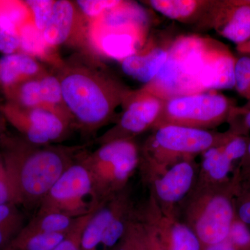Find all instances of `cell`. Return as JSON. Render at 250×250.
<instances>
[{
  "mask_svg": "<svg viewBox=\"0 0 250 250\" xmlns=\"http://www.w3.org/2000/svg\"><path fill=\"white\" fill-rule=\"evenodd\" d=\"M236 58L219 41L182 36L172 41L164 67L141 89L161 100L234 88Z\"/></svg>",
  "mask_w": 250,
  "mask_h": 250,
  "instance_id": "6da1fadb",
  "label": "cell"
},
{
  "mask_svg": "<svg viewBox=\"0 0 250 250\" xmlns=\"http://www.w3.org/2000/svg\"><path fill=\"white\" fill-rule=\"evenodd\" d=\"M76 149L36 146L21 136L5 134L0 154L9 179L11 202L25 210L39 209L59 177L77 159Z\"/></svg>",
  "mask_w": 250,
  "mask_h": 250,
  "instance_id": "3957f363",
  "label": "cell"
},
{
  "mask_svg": "<svg viewBox=\"0 0 250 250\" xmlns=\"http://www.w3.org/2000/svg\"><path fill=\"white\" fill-rule=\"evenodd\" d=\"M65 109L72 125L90 134L113 119L131 90L105 67L72 59L58 68Z\"/></svg>",
  "mask_w": 250,
  "mask_h": 250,
  "instance_id": "7a4b0ae2",
  "label": "cell"
},
{
  "mask_svg": "<svg viewBox=\"0 0 250 250\" xmlns=\"http://www.w3.org/2000/svg\"><path fill=\"white\" fill-rule=\"evenodd\" d=\"M20 52L30 56L33 58L49 62L59 68L63 61L59 58L55 49L47 45L42 31L39 30L30 21L19 30Z\"/></svg>",
  "mask_w": 250,
  "mask_h": 250,
  "instance_id": "d6986e66",
  "label": "cell"
},
{
  "mask_svg": "<svg viewBox=\"0 0 250 250\" xmlns=\"http://www.w3.org/2000/svg\"><path fill=\"white\" fill-rule=\"evenodd\" d=\"M234 107L232 100L215 90L176 97L164 101L153 128L177 125L207 130L229 118Z\"/></svg>",
  "mask_w": 250,
  "mask_h": 250,
  "instance_id": "52a82bcc",
  "label": "cell"
},
{
  "mask_svg": "<svg viewBox=\"0 0 250 250\" xmlns=\"http://www.w3.org/2000/svg\"><path fill=\"white\" fill-rule=\"evenodd\" d=\"M67 232L39 234H24L20 232L3 250H52L62 241Z\"/></svg>",
  "mask_w": 250,
  "mask_h": 250,
  "instance_id": "cb8c5ba5",
  "label": "cell"
},
{
  "mask_svg": "<svg viewBox=\"0 0 250 250\" xmlns=\"http://www.w3.org/2000/svg\"><path fill=\"white\" fill-rule=\"evenodd\" d=\"M236 49L237 51L242 55L250 56V39L245 43L236 46Z\"/></svg>",
  "mask_w": 250,
  "mask_h": 250,
  "instance_id": "60d3db41",
  "label": "cell"
},
{
  "mask_svg": "<svg viewBox=\"0 0 250 250\" xmlns=\"http://www.w3.org/2000/svg\"><path fill=\"white\" fill-rule=\"evenodd\" d=\"M247 152H248L250 156V142L249 143V144L248 145V149H247Z\"/></svg>",
  "mask_w": 250,
  "mask_h": 250,
  "instance_id": "7bdbcfd3",
  "label": "cell"
},
{
  "mask_svg": "<svg viewBox=\"0 0 250 250\" xmlns=\"http://www.w3.org/2000/svg\"><path fill=\"white\" fill-rule=\"evenodd\" d=\"M203 153V170L213 180L225 178L229 172L231 161L224 153L221 146H215Z\"/></svg>",
  "mask_w": 250,
  "mask_h": 250,
  "instance_id": "d4e9b609",
  "label": "cell"
},
{
  "mask_svg": "<svg viewBox=\"0 0 250 250\" xmlns=\"http://www.w3.org/2000/svg\"><path fill=\"white\" fill-rule=\"evenodd\" d=\"M19 31L0 21V52L8 55L20 52Z\"/></svg>",
  "mask_w": 250,
  "mask_h": 250,
  "instance_id": "d6a6232c",
  "label": "cell"
},
{
  "mask_svg": "<svg viewBox=\"0 0 250 250\" xmlns=\"http://www.w3.org/2000/svg\"><path fill=\"white\" fill-rule=\"evenodd\" d=\"M88 22L83 17L75 1L56 0L48 23L42 33L49 47L87 42Z\"/></svg>",
  "mask_w": 250,
  "mask_h": 250,
  "instance_id": "7c38bea8",
  "label": "cell"
},
{
  "mask_svg": "<svg viewBox=\"0 0 250 250\" xmlns=\"http://www.w3.org/2000/svg\"><path fill=\"white\" fill-rule=\"evenodd\" d=\"M164 104V100L143 89L132 91L125 99L123 111L117 124L98 139L100 145L121 139H133L153 127Z\"/></svg>",
  "mask_w": 250,
  "mask_h": 250,
  "instance_id": "30bf717a",
  "label": "cell"
},
{
  "mask_svg": "<svg viewBox=\"0 0 250 250\" xmlns=\"http://www.w3.org/2000/svg\"><path fill=\"white\" fill-rule=\"evenodd\" d=\"M47 72L37 59L22 52L0 59V82L3 92Z\"/></svg>",
  "mask_w": 250,
  "mask_h": 250,
  "instance_id": "2e32d148",
  "label": "cell"
},
{
  "mask_svg": "<svg viewBox=\"0 0 250 250\" xmlns=\"http://www.w3.org/2000/svg\"><path fill=\"white\" fill-rule=\"evenodd\" d=\"M5 121L4 117L0 115V139L6 134V126H5Z\"/></svg>",
  "mask_w": 250,
  "mask_h": 250,
  "instance_id": "b9f144b4",
  "label": "cell"
},
{
  "mask_svg": "<svg viewBox=\"0 0 250 250\" xmlns=\"http://www.w3.org/2000/svg\"><path fill=\"white\" fill-rule=\"evenodd\" d=\"M240 112L244 116L245 123L250 129V101L243 107L238 108Z\"/></svg>",
  "mask_w": 250,
  "mask_h": 250,
  "instance_id": "ab89813d",
  "label": "cell"
},
{
  "mask_svg": "<svg viewBox=\"0 0 250 250\" xmlns=\"http://www.w3.org/2000/svg\"><path fill=\"white\" fill-rule=\"evenodd\" d=\"M25 225L18 206L11 202L0 205V250L14 241Z\"/></svg>",
  "mask_w": 250,
  "mask_h": 250,
  "instance_id": "603a6c76",
  "label": "cell"
},
{
  "mask_svg": "<svg viewBox=\"0 0 250 250\" xmlns=\"http://www.w3.org/2000/svg\"><path fill=\"white\" fill-rule=\"evenodd\" d=\"M89 170L100 203L124 191L139 163V149L133 139H121L100 145L89 154H81Z\"/></svg>",
  "mask_w": 250,
  "mask_h": 250,
  "instance_id": "5b68a950",
  "label": "cell"
},
{
  "mask_svg": "<svg viewBox=\"0 0 250 250\" xmlns=\"http://www.w3.org/2000/svg\"><path fill=\"white\" fill-rule=\"evenodd\" d=\"M145 2L169 19L188 23L203 21L211 1L150 0Z\"/></svg>",
  "mask_w": 250,
  "mask_h": 250,
  "instance_id": "ac0fdd59",
  "label": "cell"
},
{
  "mask_svg": "<svg viewBox=\"0 0 250 250\" xmlns=\"http://www.w3.org/2000/svg\"><path fill=\"white\" fill-rule=\"evenodd\" d=\"M203 24L236 46L250 39V0L211 1Z\"/></svg>",
  "mask_w": 250,
  "mask_h": 250,
  "instance_id": "8fae6325",
  "label": "cell"
},
{
  "mask_svg": "<svg viewBox=\"0 0 250 250\" xmlns=\"http://www.w3.org/2000/svg\"><path fill=\"white\" fill-rule=\"evenodd\" d=\"M0 88H1V82H0Z\"/></svg>",
  "mask_w": 250,
  "mask_h": 250,
  "instance_id": "ee69618b",
  "label": "cell"
},
{
  "mask_svg": "<svg viewBox=\"0 0 250 250\" xmlns=\"http://www.w3.org/2000/svg\"><path fill=\"white\" fill-rule=\"evenodd\" d=\"M171 43L146 44L139 52L122 61V70L126 76L145 85L150 83L166 63Z\"/></svg>",
  "mask_w": 250,
  "mask_h": 250,
  "instance_id": "5bb4252c",
  "label": "cell"
},
{
  "mask_svg": "<svg viewBox=\"0 0 250 250\" xmlns=\"http://www.w3.org/2000/svg\"><path fill=\"white\" fill-rule=\"evenodd\" d=\"M234 88L250 101V57L242 55L236 59L234 67Z\"/></svg>",
  "mask_w": 250,
  "mask_h": 250,
  "instance_id": "f546056e",
  "label": "cell"
},
{
  "mask_svg": "<svg viewBox=\"0 0 250 250\" xmlns=\"http://www.w3.org/2000/svg\"><path fill=\"white\" fill-rule=\"evenodd\" d=\"M41 76L25 81L4 91L8 103L24 109L43 106L41 95Z\"/></svg>",
  "mask_w": 250,
  "mask_h": 250,
  "instance_id": "7402d4cb",
  "label": "cell"
},
{
  "mask_svg": "<svg viewBox=\"0 0 250 250\" xmlns=\"http://www.w3.org/2000/svg\"><path fill=\"white\" fill-rule=\"evenodd\" d=\"M205 250H236L231 242L225 241L220 242V243H215V244L207 246Z\"/></svg>",
  "mask_w": 250,
  "mask_h": 250,
  "instance_id": "74e56055",
  "label": "cell"
},
{
  "mask_svg": "<svg viewBox=\"0 0 250 250\" xmlns=\"http://www.w3.org/2000/svg\"><path fill=\"white\" fill-rule=\"evenodd\" d=\"M152 225V224H151ZM155 229L165 250H200L201 243L191 229L177 222L167 221V226Z\"/></svg>",
  "mask_w": 250,
  "mask_h": 250,
  "instance_id": "ffe728a7",
  "label": "cell"
},
{
  "mask_svg": "<svg viewBox=\"0 0 250 250\" xmlns=\"http://www.w3.org/2000/svg\"><path fill=\"white\" fill-rule=\"evenodd\" d=\"M248 145L246 140L241 137H234L225 143L221 147L229 159L232 161L240 159L247 153Z\"/></svg>",
  "mask_w": 250,
  "mask_h": 250,
  "instance_id": "836d02e7",
  "label": "cell"
},
{
  "mask_svg": "<svg viewBox=\"0 0 250 250\" xmlns=\"http://www.w3.org/2000/svg\"><path fill=\"white\" fill-rule=\"evenodd\" d=\"M40 83L43 106L68 114L64 105L62 85L57 75L45 72L40 77Z\"/></svg>",
  "mask_w": 250,
  "mask_h": 250,
  "instance_id": "484cf974",
  "label": "cell"
},
{
  "mask_svg": "<svg viewBox=\"0 0 250 250\" xmlns=\"http://www.w3.org/2000/svg\"><path fill=\"white\" fill-rule=\"evenodd\" d=\"M154 129L155 132L146 145L149 162L205 152L218 146V136L208 130L177 125H164Z\"/></svg>",
  "mask_w": 250,
  "mask_h": 250,
  "instance_id": "9c48e42d",
  "label": "cell"
},
{
  "mask_svg": "<svg viewBox=\"0 0 250 250\" xmlns=\"http://www.w3.org/2000/svg\"><path fill=\"white\" fill-rule=\"evenodd\" d=\"M121 1V0H78L75 3L88 24L116 8Z\"/></svg>",
  "mask_w": 250,
  "mask_h": 250,
  "instance_id": "f1b7e54d",
  "label": "cell"
},
{
  "mask_svg": "<svg viewBox=\"0 0 250 250\" xmlns=\"http://www.w3.org/2000/svg\"><path fill=\"white\" fill-rule=\"evenodd\" d=\"M239 216L243 223L250 224V202L241 206L239 209Z\"/></svg>",
  "mask_w": 250,
  "mask_h": 250,
  "instance_id": "f35d334b",
  "label": "cell"
},
{
  "mask_svg": "<svg viewBox=\"0 0 250 250\" xmlns=\"http://www.w3.org/2000/svg\"><path fill=\"white\" fill-rule=\"evenodd\" d=\"M193 177L194 169L188 161L177 163L156 180V194L166 203H175L188 191Z\"/></svg>",
  "mask_w": 250,
  "mask_h": 250,
  "instance_id": "e0dca14e",
  "label": "cell"
},
{
  "mask_svg": "<svg viewBox=\"0 0 250 250\" xmlns=\"http://www.w3.org/2000/svg\"><path fill=\"white\" fill-rule=\"evenodd\" d=\"M147 14L137 3L122 1L114 9L88 23L87 44L99 55L121 62L146 45Z\"/></svg>",
  "mask_w": 250,
  "mask_h": 250,
  "instance_id": "277c9868",
  "label": "cell"
},
{
  "mask_svg": "<svg viewBox=\"0 0 250 250\" xmlns=\"http://www.w3.org/2000/svg\"><path fill=\"white\" fill-rule=\"evenodd\" d=\"M9 202H11L9 179L2 156L0 154V205Z\"/></svg>",
  "mask_w": 250,
  "mask_h": 250,
  "instance_id": "d590c367",
  "label": "cell"
},
{
  "mask_svg": "<svg viewBox=\"0 0 250 250\" xmlns=\"http://www.w3.org/2000/svg\"><path fill=\"white\" fill-rule=\"evenodd\" d=\"M232 218V207L228 199L211 197L197 217L194 232L207 246L220 243L228 239Z\"/></svg>",
  "mask_w": 250,
  "mask_h": 250,
  "instance_id": "4fadbf2b",
  "label": "cell"
},
{
  "mask_svg": "<svg viewBox=\"0 0 250 250\" xmlns=\"http://www.w3.org/2000/svg\"><path fill=\"white\" fill-rule=\"evenodd\" d=\"M0 19L20 30L31 21V13L25 1L0 0Z\"/></svg>",
  "mask_w": 250,
  "mask_h": 250,
  "instance_id": "4316f807",
  "label": "cell"
},
{
  "mask_svg": "<svg viewBox=\"0 0 250 250\" xmlns=\"http://www.w3.org/2000/svg\"><path fill=\"white\" fill-rule=\"evenodd\" d=\"M113 250H147L144 225L130 220L124 235Z\"/></svg>",
  "mask_w": 250,
  "mask_h": 250,
  "instance_id": "83f0119b",
  "label": "cell"
},
{
  "mask_svg": "<svg viewBox=\"0 0 250 250\" xmlns=\"http://www.w3.org/2000/svg\"><path fill=\"white\" fill-rule=\"evenodd\" d=\"M31 13V21L38 29L43 31L52 15L54 0L25 1Z\"/></svg>",
  "mask_w": 250,
  "mask_h": 250,
  "instance_id": "4dcf8cb0",
  "label": "cell"
},
{
  "mask_svg": "<svg viewBox=\"0 0 250 250\" xmlns=\"http://www.w3.org/2000/svg\"><path fill=\"white\" fill-rule=\"evenodd\" d=\"M0 113L22 139L36 146L62 141L73 126L66 113L46 106L24 109L6 102L0 104Z\"/></svg>",
  "mask_w": 250,
  "mask_h": 250,
  "instance_id": "ba28073f",
  "label": "cell"
},
{
  "mask_svg": "<svg viewBox=\"0 0 250 250\" xmlns=\"http://www.w3.org/2000/svg\"><path fill=\"white\" fill-rule=\"evenodd\" d=\"M102 205L80 154L51 188L36 213H59L76 219L93 213Z\"/></svg>",
  "mask_w": 250,
  "mask_h": 250,
  "instance_id": "8992f818",
  "label": "cell"
},
{
  "mask_svg": "<svg viewBox=\"0 0 250 250\" xmlns=\"http://www.w3.org/2000/svg\"><path fill=\"white\" fill-rule=\"evenodd\" d=\"M76 219L59 213H36L35 216L24 225L21 233L39 234L67 232Z\"/></svg>",
  "mask_w": 250,
  "mask_h": 250,
  "instance_id": "44dd1931",
  "label": "cell"
},
{
  "mask_svg": "<svg viewBox=\"0 0 250 250\" xmlns=\"http://www.w3.org/2000/svg\"><path fill=\"white\" fill-rule=\"evenodd\" d=\"M228 238L232 244L238 246H246L250 243V232L246 225L242 223L231 224Z\"/></svg>",
  "mask_w": 250,
  "mask_h": 250,
  "instance_id": "e575fe53",
  "label": "cell"
},
{
  "mask_svg": "<svg viewBox=\"0 0 250 250\" xmlns=\"http://www.w3.org/2000/svg\"><path fill=\"white\" fill-rule=\"evenodd\" d=\"M125 192L124 190L105 202L94 212L82 233L81 250H101L102 242L108 225L117 212L128 201Z\"/></svg>",
  "mask_w": 250,
  "mask_h": 250,
  "instance_id": "9a60e30c",
  "label": "cell"
},
{
  "mask_svg": "<svg viewBox=\"0 0 250 250\" xmlns=\"http://www.w3.org/2000/svg\"><path fill=\"white\" fill-rule=\"evenodd\" d=\"M144 227L147 250H165L154 227L151 224L144 225Z\"/></svg>",
  "mask_w": 250,
  "mask_h": 250,
  "instance_id": "8d00e7d4",
  "label": "cell"
},
{
  "mask_svg": "<svg viewBox=\"0 0 250 250\" xmlns=\"http://www.w3.org/2000/svg\"><path fill=\"white\" fill-rule=\"evenodd\" d=\"M93 213L77 218L65 238L52 250H81L82 233Z\"/></svg>",
  "mask_w": 250,
  "mask_h": 250,
  "instance_id": "1f68e13d",
  "label": "cell"
}]
</instances>
